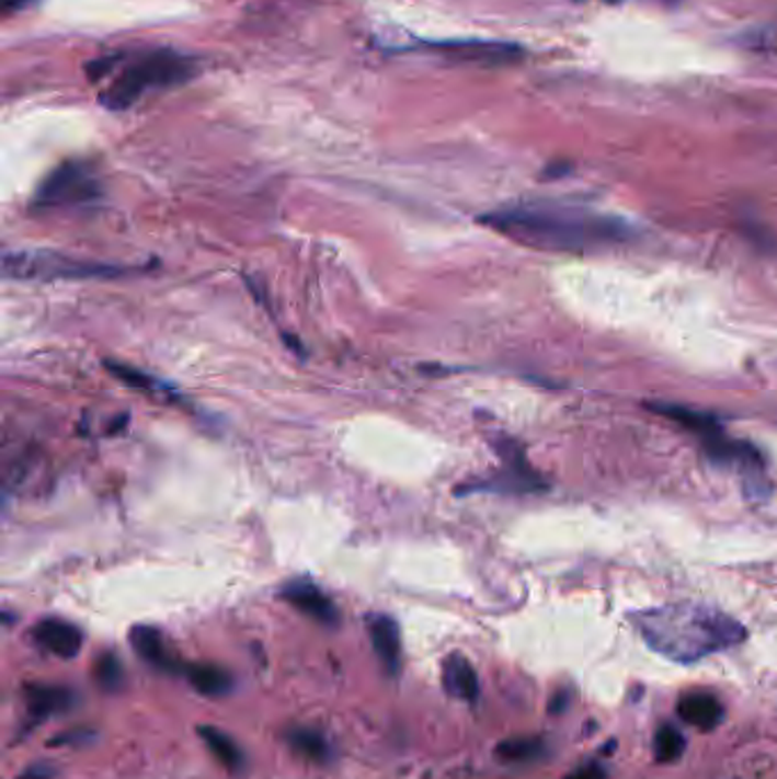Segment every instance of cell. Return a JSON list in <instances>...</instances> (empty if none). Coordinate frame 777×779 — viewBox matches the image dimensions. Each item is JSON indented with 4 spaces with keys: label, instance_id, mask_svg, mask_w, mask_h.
Listing matches in <instances>:
<instances>
[{
    "label": "cell",
    "instance_id": "1",
    "mask_svg": "<svg viewBox=\"0 0 777 779\" xmlns=\"http://www.w3.org/2000/svg\"><path fill=\"white\" fill-rule=\"evenodd\" d=\"M498 233L542 251H584L612 242H625L631 228L607 215L561 204H521L481 217Z\"/></svg>",
    "mask_w": 777,
    "mask_h": 779
},
{
    "label": "cell",
    "instance_id": "2",
    "mask_svg": "<svg viewBox=\"0 0 777 779\" xmlns=\"http://www.w3.org/2000/svg\"><path fill=\"white\" fill-rule=\"evenodd\" d=\"M645 641L675 658H698L743 639V627L730 616L700 604H669L639 616Z\"/></svg>",
    "mask_w": 777,
    "mask_h": 779
},
{
    "label": "cell",
    "instance_id": "3",
    "mask_svg": "<svg viewBox=\"0 0 777 779\" xmlns=\"http://www.w3.org/2000/svg\"><path fill=\"white\" fill-rule=\"evenodd\" d=\"M114 71L117 73L103 90L101 103L107 110H128L147 92L169 90L192 80L198 73V65L185 53L158 48L130 57L122 69Z\"/></svg>",
    "mask_w": 777,
    "mask_h": 779
},
{
    "label": "cell",
    "instance_id": "4",
    "mask_svg": "<svg viewBox=\"0 0 777 779\" xmlns=\"http://www.w3.org/2000/svg\"><path fill=\"white\" fill-rule=\"evenodd\" d=\"M648 409L652 413L675 420L686 431L694 433V436L702 443L705 454L711 460H716V463L736 468L741 472L751 470L755 474L764 470V460H762L759 449H755L751 443L732 440L723 431L721 422H718L716 417L694 411L688 406H677V403H648Z\"/></svg>",
    "mask_w": 777,
    "mask_h": 779
},
{
    "label": "cell",
    "instance_id": "5",
    "mask_svg": "<svg viewBox=\"0 0 777 779\" xmlns=\"http://www.w3.org/2000/svg\"><path fill=\"white\" fill-rule=\"evenodd\" d=\"M126 270L88 263L53 251H8L3 255V276L16 280H57V278H92L122 276Z\"/></svg>",
    "mask_w": 777,
    "mask_h": 779
},
{
    "label": "cell",
    "instance_id": "6",
    "mask_svg": "<svg viewBox=\"0 0 777 779\" xmlns=\"http://www.w3.org/2000/svg\"><path fill=\"white\" fill-rule=\"evenodd\" d=\"M101 196V183L90 164L65 162L50 171L35 194L37 208L88 206Z\"/></svg>",
    "mask_w": 777,
    "mask_h": 779
},
{
    "label": "cell",
    "instance_id": "7",
    "mask_svg": "<svg viewBox=\"0 0 777 779\" xmlns=\"http://www.w3.org/2000/svg\"><path fill=\"white\" fill-rule=\"evenodd\" d=\"M281 599L287 602L290 606H295V609L301 611L304 616L318 620L320 625L335 627L338 620H340L338 606L333 604V599L318 584H312L310 580L287 582L281 588Z\"/></svg>",
    "mask_w": 777,
    "mask_h": 779
},
{
    "label": "cell",
    "instance_id": "8",
    "mask_svg": "<svg viewBox=\"0 0 777 779\" xmlns=\"http://www.w3.org/2000/svg\"><path fill=\"white\" fill-rule=\"evenodd\" d=\"M436 48H443V55H454L458 60L466 62H477L485 67H498V65H509L523 57V48L515 44H504V42H449V44H436Z\"/></svg>",
    "mask_w": 777,
    "mask_h": 779
},
{
    "label": "cell",
    "instance_id": "9",
    "mask_svg": "<svg viewBox=\"0 0 777 779\" xmlns=\"http://www.w3.org/2000/svg\"><path fill=\"white\" fill-rule=\"evenodd\" d=\"M33 637L42 650L60 656V658H73L82 650V631L62 618L42 620L35 627Z\"/></svg>",
    "mask_w": 777,
    "mask_h": 779
},
{
    "label": "cell",
    "instance_id": "10",
    "mask_svg": "<svg viewBox=\"0 0 777 779\" xmlns=\"http://www.w3.org/2000/svg\"><path fill=\"white\" fill-rule=\"evenodd\" d=\"M367 633L377 658L388 675H397L401 668V631L390 616H369Z\"/></svg>",
    "mask_w": 777,
    "mask_h": 779
},
{
    "label": "cell",
    "instance_id": "11",
    "mask_svg": "<svg viewBox=\"0 0 777 779\" xmlns=\"http://www.w3.org/2000/svg\"><path fill=\"white\" fill-rule=\"evenodd\" d=\"M23 702L27 713L37 720L65 713L73 707L76 696L65 686L53 684H27L23 686Z\"/></svg>",
    "mask_w": 777,
    "mask_h": 779
},
{
    "label": "cell",
    "instance_id": "12",
    "mask_svg": "<svg viewBox=\"0 0 777 779\" xmlns=\"http://www.w3.org/2000/svg\"><path fill=\"white\" fill-rule=\"evenodd\" d=\"M677 713L686 725L709 732L723 720V704L718 702L713 692L690 690L679 698Z\"/></svg>",
    "mask_w": 777,
    "mask_h": 779
},
{
    "label": "cell",
    "instance_id": "13",
    "mask_svg": "<svg viewBox=\"0 0 777 779\" xmlns=\"http://www.w3.org/2000/svg\"><path fill=\"white\" fill-rule=\"evenodd\" d=\"M443 686L456 700L477 702L479 677L468 656H464L460 652H452L443 661Z\"/></svg>",
    "mask_w": 777,
    "mask_h": 779
},
{
    "label": "cell",
    "instance_id": "14",
    "mask_svg": "<svg viewBox=\"0 0 777 779\" xmlns=\"http://www.w3.org/2000/svg\"><path fill=\"white\" fill-rule=\"evenodd\" d=\"M130 645L141 661H147L149 666H153L158 671L171 673V671L179 668L176 658L171 656V652L164 645L162 633L153 627H147V625L133 627L130 629Z\"/></svg>",
    "mask_w": 777,
    "mask_h": 779
},
{
    "label": "cell",
    "instance_id": "15",
    "mask_svg": "<svg viewBox=\"0 0 777 779\" xmlns=\"http://www.w3.org/2000/svg\"><path fill=\"white\" fill-rule=\"evenodd\" d=\"M183 673L201 696L219 698V696H228V692L233 690V677H230L224 668L213 666V663H190V666L183 668Z\"/></svg>",
    "mask_w": 777,
    "mask_h": 779
},
{
    "label": "cell",
    "instance_id": "16",
    "mask_svg": "<svg viewBox=\"0 0 777 779\" xmlns=\"http://www.w3.org/2000/svg\"><path fill=\"white\" fill-rule=\"evenodd\" d=\"M198 736L204 738V743L208 745L210 753L228 770H240L244 766V755H242L240 745L233 738H230L226 732H221V730H217L213 725H201L198 728Z\"/></svg>",
    "mask_w": 777,
    "mask_h": 779
},
{
    "label": "cell",
    "instance_id": "17",
    "mask_svg": "<svg viewBox=\"0 0 777 779\" xmlns=\"http://www.w3.org/2000/svg\"><path fill=\"white\" fill-rule=\"evenodd\" d=\"M285 738H287V745H290L297 755H301L308 761L327 764L331 759V745L320 732L295 728V730L287 732Z\"/></svg>",
    "mask_w": 777,
    "mask_h": 779
},
{
    "label": "cell",
    "instance_id": "18",
    "mask_svg": "<svg viewBox=\"0 0 777 779\" xmlns=\"http://www.w3.org/2000/svg\"><path fill=\"white\" fill-rule=\"evenodd\" d=\"M545 753V743L536 736L506 738L495 747V757L504 764H527L536 761Z\"/></svg>",
    "mask_w": 777,
    "mask_h": 779
},
{
    "label": "cell",
    "instance_id": "19",
    "mask_svg": "<svg viewBox=\"0 0 777 779\" xmlns=\"http://www.w3.org/2000/svg\"><path fill=\"white\" fill-rule=\"evenodd\" d=\"M105 367L110 369V374L114 379H119L122 383H126V386H130V388H135L139 392L160 394L162 399H171V390L164 383H160L158 379L149 377L147 371H139V369H135L130 365H122V363H114V360H107Z\"/></svg>",
    "mask_w": 777,
    "mask_h": 779
},
{
    "label": "cell",
    "instance_id": "20",
    "mask_svg": "<svg viewBox=\"0 0 777 779\" xmlns=\"http://www.w3.org/2000/svg\"><path fill=\"white\" fill-rule=\"evenodd\" d=\"M686 738L673 725H661L654 734V759L659 764H673L684 755Z\"/></svg>",
    "mask_w": 777,
    "mask_h": 779
},
{
    "label": "cell",
    "instance_id": "21",
    "mask_svg": "<svg viewBox=\"0 0 777 779\" xmlns=\"http://www.w3.org/2000/svg\"><path fill=\"white\" fill-rule=\"evenodd\" d=\"M94 681L105 692H119L124 688L126 675L117 654L105 652L103 656H99V661L94 663Z\"/></svg>",
    "mask_w": 777,
    "mask_h": 779
},
{
    "label": "cell",
    "instance_id": "22",
    "mask_svg": "<svg viewBox=\"0 0 777 779\" xmlns=\"http://www.w3.org/2000/svg\"><path fill=\"white\" fill-rule=\"evenodd\" d=\"M565 779H607V770H604L599 764H586L570 772Z\"/></svg>",
    "mask_w": 777,
    "mask_h": 779
},
{
    "label": "cell",
    "instance_id": "23",
    "mask_svg": "<svg viewBox=\"0 0 777 779\" xmlns=\"http://www.w3.org/2000/svg\"><path fill=\"white\" fill-rule=\"evenodd\" d=\"M53 777V770L46 766V764H37V766H31L27 768L21 779H50Z\"/></svg>",
    "mask_w": 777,
    "mask_h": 779
},
{
    "label": "cell",
    "instance_id": "24",
    "mask_svg": "<svg viewBox=\"0 0 777 779\" xmlns=\"http://www.w3.org/2000/svg\"><path fill=\"white\" fill-rule=\"evenodd\" d=\"M607 3H618V0H607Z\"/></svg>",
    "mask_w": 777,
    "mask_h": 779
}]
</instances>
